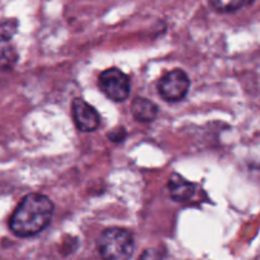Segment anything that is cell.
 Segmentation results:
<instances>
[{"instance_id":"5b68a950","label":"cell","mask_w":260,"mask_h":260,"mask_svg":"<svg viewBox=\"0 0 260 260\" xmlns=\"http://www.w3.org/2000/svg\"><path fill=\"white\" fill-rule=\"evenodd\" d=\"M73 119L80 132H93L101 126V116L93 106L81 98H75L71 104Z\"/></svg>"},{"instance_id":"30bf717a","label":"cell","mask_w":260,"mask_h":260,"mask_svg":"<svg viewBox=\"0 0 260 260\" xmlns=\"http://www.w3.org/2000/svg\"><path fill=\"white\" fill-rule=\"evenodd\" d=\"M17 19H7L4 20V22L0 23V35L5 36V37L12 40V37L15 35V32H17Z\"/></svg>"},{"instance_id":"ba28073f","label":"cell","mask_w":260,"mask_h":260,"mask_svg":"<svg viewBox=\"0 0 260 260\" xmlns=\"http://www.w3.org/2000/svg\"><path fill=\"white\" fill-rule=\"evenodd\" d=\"M18 61V52L12 40L0 35V70H10Z\"/></svg>"},{"instance_id":"8992f818","label":"cell","mask_w":260,"mask_h":260,"mask_svg":"<svg viewBox=\"0 0 260 260\" xmlns=\"http://www.w3.org/2000/svg\"><path fill=\"white\" fill-rule=\"evenodd\" d=\"M168 188H169V194L172 200L177 202H187L196 193L194 183L189 182L177 173L172 174V177L169 178Z\"/></svg>"},{"instance_id":"52a82bcc","label":"cell","mask_w":260,"mask_h":260,"mask_svg":"<svg viewBox=\"0 0 260 260\" xmlns=\"http://www.w3.org/2000/svg\"><path fill=\"white\" fill-rule=\"evenodd\" d=\"M132 116L142 123H151L159 114V108L150 99L144 96H136L131 104Z\"/></svg>"},{"instance_id":"8fae6325","label":"cell","mask_w":260,"mask_h":260,"mask_svg":"<svg viewBox=\"0 0 260 260\" xmlns=\"http://www.w3.org/2000/svg\"><path fill=\"white\" fill-rule=\"evenodd\" d=\"M139 260H164V253L160 248H149L142 251Z\"/></svg>"},{"instance_id":"9c48e42d","label":"cell","mask_w":260,"mask_h":260,"mask_svg":"<svg viewBox=\"0 0 260 260\" xmlns=\"http://www.w3.org/2000/svg\"><path fill=\"white\" fill-rule=\"evenodd\" d=\"M249 4L250 3L244 2V0H229V2H225V0H213V2H210L211 7L218 13H233Z\"/></svg>"},{"instance_id":"3957f363","label":"cell","mask_w":260,"mask_h":260,"mask_svg":"<svg viewBox=\"0 0 260 260\" xmlns=\"http://www.w3.org/2000/svg\"><path fill=\"white\" fill-rule=\"evenodd\" d=\"M98 85L104 95L113 102H124L131 93L129 78L117 68L102 71L98 78Z\"/></svg>"},{"instance_id":"277c9868","label":"cell","mask_w":260,"mask_h":260,"mask_svg":"<svg viewBox=\"0 0 260 260\" xmlns=\"http://www.w3.org/2000/svg\"><path fill=\"white\" fill-rule=\"evenodd\" d=\"M189 78L182 69H174L172 71H168L157 81V91H159L160 96L164 101L172 102V103L184 99L189 90Z\"/></svg>"},{"instance_id":"6da1fadb","label":"cell","mask_w":260,"mask_h":260,"mask_svg":"<svg viewBox=\"0 0 260 260\" xmlns=\"http://www.w3.org/2000/svg\"><path fill=\"white\" fill-rule=\"evenodd\" d=\"M55 206L52 201L41 193L24 196L9 220V229L15 236L32 238L48 228Z\"/></svg>"},{"instance_id":"7a4b0ae2","label":"cell","mask_w":260,"mask_h":260,"mask_svg":"<svg viewBox=\"0 0 260 260\" xmlns=\"http://www.w3.org/2000/svg\"><path fill=\"white\" fill-rule=\"evenodd\" d=\"M102 260H129L135 253V239L123 228H108L96 240Z\"/></svg>"}]
</instances>
